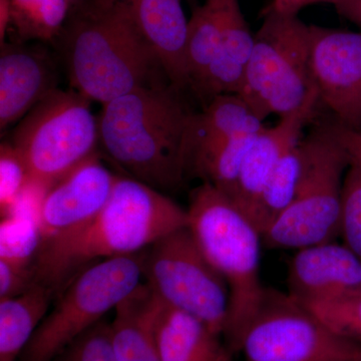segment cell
Listing matches in <instances>:
<instances>
[{
	"label": "cell",
	"instance_id": "cell-12",
	"mask_svg": "<svg viewBox=\"0 0 361 361\" xmlns=\"http://www.w3.org/2000/svg\"><path fill=\"white\" fill-rule=\"evenodd\" d=\"M116 178L96 153L56 180L40 203L42 243L92 220L110 199Z\"/></svg>",
	"mask_w": 361,
	"mask_h": 361
},
{
	"label": "cell",
	"instance_id": "cell-26",
	"mask_svg": "<svg viewBox=\"0 0 361 361\" xmlns=\"http://www.w3.org/2000/svg\"><path fill=\"white\" fill-rule=\"evenodd\" d=\"M303 305L339 336L361 342V294Z\"/></svg>",
	"mask_w": 361,
	"mask_h": 361
},
{
	"label": "cell",
	"instance_id": "cell-25",
	"mask_svg": "<svg viewBox=\"0 0 361 361\" xmlns=\"http://www.w3.org/2000/svg\"><path fill=\"white\" fill-rule=\"evenodd\" d=\"M42 245L39 217L13 213L2 218L0 226V258L18 264L32 266Z\"/></svg>",
	"mask_w": 361,
	"mask_h": 361
},
{
	"label": "cell",
	"instance_id": "cell-36",
	"mask_svg": "<svg viewBox=\"0 0 361 361\" xmlns=\"http://www.w3.org/2000/svg\"><path fill=\"white\" fill-rule=\"evenodd\" d=\"M343 1V0H323V2H327V4H334V6L338 4L339 2Z\"/></svg>",
	"mask_w": 361,
	"mask_h": 361
},
{
	"label": "cell",
	"instance_id": "cell-2",
	"mask_svg": "<svg viewBox=\"0 0 361 361\" xmlns=\"http://www.w3.org/2000/svg\"><path fill=\"white\" fill-rule=\"evenodd\" d=\"M180 92L154 84L102 104L99 144L132 178L158 191L182 186L190 116Z\"/></svg>",
	"mask_w": 361,
	"mask_h": 361
},
{
	"label": "cell",
	"instance_id": "cell-24",
	"mask_svg": "<svg viewBox=\"0 0 361 361\" xmlns=\"http://www.w3.org/2000/svg\"><path fill=\"white\" fill-rule=\"evenodd\" d=\"M11 27L20 39H58L71 9L66 0H11Z\"/></svg>",
	"mask_w": 361,
	"mask_h": 361
},
{
	"label": "cell",
	"instance_id": "cell-14",
	"mask_svg": "<svg viewBox=\"0 0 361 361\" xmlns=\"http://www.w3.org/2000/svg\"><path fill=\"white\" fill-rule=\"evenodd\" d=\"M140 35L158 61L171 87L190 89L187 20L182 0H123Z\"/></svg>",
	"mask_w": 361,
	"mask_h": 361
},
{
	"label": "cell",
	"instance_id": "cell-18",
	"mask_svg": "<svg viewBox=\"0 0 361 361\" xmlns=\"http://www.w3.org/2000/svg\"><path fill=\"white\" fill-rule=\"evenodd\" d=\"M165 306L146 282L116 306L110 327L118 361H161L157 325Z\"/></svg>",
	"mask_w": 361,
	"mask_h": 361
},
{
	"label": "cell",
	"instance_id": "cell-29",
	"mask_svg": "<svg viewBox=\"0 0 361 361\" xmlns=\"http://www.w3.org/2000/svg\"><path fill=\"white\" fill-rule=\"evenodd\" d=\"M52 361H118L111 338L110 323L99 322Z\"/></svg>",
	"mask_w": 361,
	"mask_h": 361
},
{
	"label": "cell",
	"instance_id": "cell-3",
	"mask_svg": "<svg viewBox=\"0 0 361 361\" xmlns=\"http://www.w3.org/2000/svg\"><path fill=\"white\" fill-rule=\"evenodd\" d=\"M58 39L71 89L90 102L104 104L154 85V71H161L123 0L90 2L71 14Z\"/></svg>",
	"mask_w": 361,
	"mask_h": 361
},
{
	"label": "cell",
	"instance_id": "cell-16",
	"mask_svg": "<svg viewBox=\"0 0 361 361\" xmlns=\"http://www.w3.org/2000/svg\"><path fill=\"white\" fill-rule=\"evenodd\" d=\"M308 108L280 120L275 127L259 133L247 152L230 198L249 216L266 183L285 154L301 140L304 126L314 115Z\"/></svg>",
	"mask_w": 361,
	"mask_h": 361
},
{
	"label": "cell",
	"instance_id": "cell-8",
	"mask_svg": "<svg viewBox=\"0 0 361 361\" xmlns=\"http://www.w3.org/2000/svg\"><path fill=\"white\" fill-rule=\"evenodd\" d=\"M89 99L75 90H51L23 118L11 144L30 173V185L47 192L96 154L99 120Z\"/></svg>",
	"mask_w": 361,
	"mask_h": 361
},
{
	"label": "cell",
	"instance_id": "cell-20",
	"mask_svg": "<svg viewBox=\"0 0 361 361\" xmlns=\"http://www.w3.org/2000/svg\"><path fill=\"white\" fill-rule=\"evenodd\" d=\"M264 121L243 97L236 94L213 97L201 113H192L185 140V161L188 152L202 142L234 135L256 134L264 129Z\"/></svg>",
	"mask_w": 361,
	"mask_h": 361
},
{
	"label": "cell",
	"instance_id": "cell-10",
	"mask_svg": "<svg viewBox=\"0 0 361 361\" xmlns=\"http://www.w3.org/2000/svg\"><path fill=\"white\" fill-rule=\"evenodd\" d=\"M239 353L245 361H361V342L339 336L288 293L266 288Z\"/></svg>",
	"mask_w": 361,
	"mask_h": 361
},
{
	"label": "cell",
	"instance_id": "cell-35",
	"mask_svg": "<svg viewBox=\"0 0 361 361\" xmlns=\"http://www.w3.org/2000/svg\"><path fill=\"white\" fill-rule=\"evenodd\" d=\"M70 6L71 14L82 11L85 6H89L92 0H66ZM70 14V16H71Z\"/></svg>",
	"mask_w": 361,
	"mask_h": 361
},
{
	"label": "cell",
	"instance_id": "cell-15",
	"mask_svg": "<svg viewBox=\"0 0 361 361\" xmlns=\"http://www.w3.org/2000/svg\"><path fill=\"white\" fill-rule=\"evenodd\" d=\"M56 87V71L47 52L20 44H1L0 128L23 118Z\"/></svg>",
	"mask_w": 361,
	"mask_h": 361
},
{
	"label": "cell",
	"instance_id": "cell-13",
	"mask_svg": "<svg viewBox=\"0 0 361 361\" xmlns=\"http://www.w3.org/2000/svg\"><path fill=\"white\" fill-rule=\"evenodd\" d=\"M287 285L289 295L303 304L361 294V260L334 241L304 247L289 262Z\"/></svg>",
	"mask_w": 361,
	"mask_h": 361
},
{
	"label": "cell",
	"instance_id": "cell-33",
	"mask_svg": "<svg viewBox=\"0 0 361 361\" xmlns=\"http://www.w3.org/2000/svg\"><path fill=\"white\" fill-rule=\"evenodd\" d=\"M336 7L341 16L361 28V0H343Z\"/></svg>",
	"mask_w": 361,
	"mask_h": 361
},
{
	"label": "cell",
	"instance_id": "cell-4",
	"mask_svg": "<svg viewBox=\"0 0 361 361\" xmlns=\"http://www.w3.org/2000/svg\"><path fill=\"white\" fill-rule=\"evenodd\" d=\"M188 228L211 264L224 278L230 303L224 341L233 353L257 314L266 288L260 277L262 234L220 189L202 182L190 195Z\"/></svg>",
	"mask_w": 361,
	"mask_h": 361
},
{
	"label": "cell",
	"instance_id": "cell-28",
	"mask_svg": "<svg viewBox=\"0 0 361 361\" xmlns=\"http://www.w3.org/2000/svg\"><path fill=\"white\" fill-rule=\"evenodd\" d=\"M339 236L343 244L361 260V179L348 168L342 188Z\"/></svg>",
	"mask_w": 361,
	"mask_h": 361
},
{
	"label": "cell",
	"instance_id": "cell-30",
	"mask_svg": "<svg viewBox=\"0 0 361 361\" xmlns=\"http://www.w3.org/2000/svg\"><path fill=\"white\" fill-rule=\"evenodd\" d=\"M35 283L32 266L0 258V299L20 295Z\"/></svg>",
	"mask_w": 361,
	"mask_h": 361
},
{
	"label": "cell",
	"instance_id": "cell-34",
	"mask_svg": "<svg viewBox=\"0 0 361 361\" xmlns=\"http://www.w3.org/2000/svg\"><path fill=\"white\" fill-rule=\"evenodd\" d=\"M11 0H0V42L4 44L7 30L11 27Z\"/></svg>",
	"mask_w": 361,
	"mask_h": 361
},
{
	"label": "cell",
	"instance_id": "cell-1",
	"mask_svg": "<svg viewBox=\"0 0 361 361\" xmlns=\"http://www.w3.org/2000/svg\"><path fill=\"white\" fill-rule=\"evenodd\" d=\"M188 226L187 210L141 180L118 177L104 208L78 229L42 242L33 280L54 292L96 259L133 255Z\"/></svg>",
	"mask_w": 361,
	"mask_h": 361
},
{
	"label": "cell",
	"instance_id": "cell-6",
	"mask_svg": "<svg viewBox=\"0 0 361 361\" xmlns=\"http://www.w3.org/2000/svg\"><path fill=\"white\" fill-rule=\"evenodd\" d=\"M305 166L295 199L263 234L271 249H299L334 241L341 230L348 156L329 122L301 139Z\"/></svg>",
	"mask_w": 361,
	"mask_h": 361
},
{
	"label": "cell",
	"instance_id": "cell-9",
	"mask_svg": "<svg viewBox=\"0 0 361 361\" xmlns=\"http://www.w3.org/2000/svg\"><path fill=\"white\" fill-rule=\"evenodd\" d=\"M144 278L168 307L195 316L224 336L229 315V288L188 226L147 249Z\"/></svg>",
	"mask_w": 361,
	"mask_h": 361
},
{
	"label": "cell",
	"instance_id": "cell-22",
	"mask_svg": "<svg viewBox=\"0 0 361 361\" xmlns=\"http://www.w3.org/2000/svg\"><path fill=\"white\" fill-rule=\"evenodd\" d=\"M304 166L305 153L300 140L279 161L249 214V218L262 236L295 199L302 179Z\"/></svg>",
	"mask_w": 361,
	"mask_h": 361
},
{
	"label": "cell",
	"instance_id": "cell-37",
	"mask_svg": "<svg viewBox=\"0 0 361 361\" xmlns=\"http://www.w3.org/2000/svg\"><path fill=\"white\" fill-rule=\"evenodd\" d=\"M187 1L189 2V4H191L192 6H193V8L194 7L197 6L196 0H187Z\"/></svg>",
	"mask_w": 361,
	"mask_h": 361
},
{
	"label": "cell",
	"instance_id": "cell-7",
	"mask_svg": "<svg viewBox=\"0 0 361 361\" xmlns=\"http://www.w3.org/2000/svg\"><path fill=\"white\" fill-rule=\"evenodd\" d=\"M146 250L104 259L75 276L61 290L18 361H52L78 337L102 322L142 283Z\"/></svg>",
	"mask_w": 361,
	"mask_h": 361
},
{
	"label": "cell",
	"instance_id": "cell-23",
	"mask_svg": "<svg viewBox=\"0 0 361 361\" xmlns=\"http://www.w3.org/2000/svg\"><path fill=\"white\" fill-rule=\"evenodd\" d=\"M223 0H206L193 8L187 39V68L190 89L196 90L205 75L222 39Z\"/></svg>",
	"mask_w": 361,
	"mask_h": 361
},
{
	"label": "cell",
	"instance_id": "cell-11",
	"mask_svg": "<svg viewBox=\"0 0 361 361\" xmlns=\"http://www.w3.org/2000/svg\"><path fill=\"white\" fill-rule=\"evenodd\" d=\"M310 28L311 66L319 102L337 123L361 130V32Z\"/></svg>",
	"mask_w": 361,
	"mask_h": 361
},
{
	"label": "cell",
	"instance_id": "cell-17",
	"mask_svg": "<svg viewBox=\"0 0 361 361\" xmlns=\"http://www.w3.org/2000/svg\"><path fill=\"white\" fill-rule=\"evenodd\" d=\"M254 47L239 0H223L222 39L217 54L194 90L206 104L219 94H238L245 80Z\"/></svg>",
	"mask_w": 361,
	"mask_h": 361
},
{
	"label": "cell",
	"instance_id": "cell-27",
	"mask_svg": "<svg viewBox=\"0 0 361 361\" xmlns=\"http://www.w3.org/2000/svg\"><path fill=\"white\" fill-rule=\"evenodd\" d=\"M27 167L13 144L0 147V211L1 217L11 215L16 202L30 185Z\"/></svg>",
	"mask_w": 361,
	"mask_h": 361
},
{
	"label": "cell",
	"instance_id": "cell-19",
	"mask_svg": "<svg viewBox=\"0 0 361 361\" xmlns=\"http://www.w3.org/2000/svg\"><path fill=\"white\" fill-rule=\"evenodd\" d=\"M222 338L202 320L167 305L157 325L161 361H234Z\"/></svg>",
	"mask_w": 361,
	"mask_h": 361
},
{
	"label": "cell",
	"instance_id": "cell-5",
	"mask_svg": "<svg viewBox=\"0 0 361 361\" xmlns=\"http://www.w3.org/2000/svg\"><path fill=\"white\" fill-rule=\"evenodd\" d=\"M239 96L265 121L316 108L311 66V28L297 16L264 13Z\"/></svg>",
	"mask_w": 361,
	"mask_h": 361
},
{
	"label": "cell",
	"instance_id": "cell-31",
	"mask_svg": "<svg viewBox=\"0 0 361 361\" xmlns=\"http://www.w3.org/2000/svg\"><path fill=\"white\" fill-rule=\"evenodd\" d=\"M329 123L330 129L348 156L349 167L355 169L361 179V130L344 127L334 118L329 121Z\"/></svg>",
	"mask_w": 361,
	"mask_h": 361
},
{
	"label": "cell",
	"instance_id": "cell-21",
	"mask_svg": "<svg viewBox=\"0 0 361 361\" xmlns=\"http://www.w3.org/2000/svg\"><path fill=\"white\" fill-rule=\"evenodd\" d=\"M54 291L35 284L13 298L0 299V361H18L47 314Z\"/></svg>",
	"mask_w": 361,
	"mask_h": 361
},
{
	"label": "cell",
	"instance_id": "cell-32",
	"mask_svg": "<svg viewBox=\"0 0 361 361\" xmlns=\"http://www.w3.org/2000/svg\"><path fill=\"white\" fill-rule=\"evenodd\" d=\"M323 0H272L264 13H274L282 16H297L301 9L312 4H320Z\"/></svg>",
	"mask_w": 361,
	"mask_h": 361
}]
</instances>
